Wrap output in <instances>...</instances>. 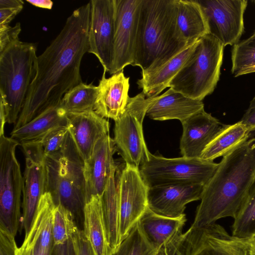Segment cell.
I'll list each match as a JSON object with an SVG mask.
<instances>
[{"instance_id": "obj_1", "label": "cell", "mask_w": 255, "mask_h": 255, "mask_svg": "<svg viewBox=\"0 0 255 255\" xmlns=\"http://www.w3.org/2000/svg\"><path fill=\"white\" fill-rule=\"evenodd\" d=\"M91 4L75 10L56 38L37 56L36 72L13 129L47 109L59 106L65 93L82 83L80 66L89 50Z\"/></svg>"}, {"instance_id": "obj_2", "label": "cell", "mask_w": 255, "mask_h": 255, "mask_svg": "<svg viewBox=\"0 0 255 255\" xmlns=\"http://www.w3.org/2000/svg\"><path fill=\"white\" fill-rule=\"evenodd\" d=\"M255 183V137L223 157L204 186L191 227H202L219 219H234Z\"/></svg>"}, {"instance_id": "obj_3", "label": "cell", "mask_w": 255, "mask_h": 255, "mask_svg": "<svg viewBox=\"0 0 255 255\" xmlns=\"http://www.w3.org/2000/svg\"><path fill=\"white\" fill-rule=\"evenodd\" d=\"M192 44L178 35L176 0H141L132 66L152 71Z\"/></svg>"}, {"instance_id": "obj_4", "label": "cell", "mask_w": 255, "mask_h": 255, "mask_svg": "<svg viewBox=\"0 0 255 255\" xmlns=\"http://www.w3.org/2000/svg\"><path fill=\"white\" fill-rule=\"evenodd\" d=\"M45 163L46 192L51 195L55 205L60 204L70 211L76 221H83L87 203L84 162L69 132L61 152L46 157Z\"/></svg>"}, {"instance_id": "obj_5", "label": "cell", "mask_w": 255, "mask_h": 255, "mask_svg": "<svg viewBox=\"0 0 255 255\" xmlns=\"http://www.w3.org/2000/svg\"><path fill=\"white\" fill-rule=\"evenodd\" d=\"M36 48L19 39L0 52V101L6 113V123L15 124L36 72Z\"/></svg>"}, {"instance_id": "obj_6", "label": "cell", "mask_w": 255, "mask_h": 255, "mask_svg": "<svg viewBox=\"0 0 255 255\" xmlns=\"http://www.w3.org/2000/svg\"><path fill=\"white\" fill-rule=\"evenodd\" d=\"M224 47L210 34L201 37L168 87L188 98L202 101L214 92L219 80Z\"/></svg>"}, {"instance_id": "obj_7", "label": "cell", "mask_w": 255, "mask_h": 255, "mask_svg": "<svg viewBox=\"0 0 255 255\" xmlns=\"http://www.w3.org/2000/svg\"><path fill=\"white\" fill-rule=\"evenodd\" d=\"M218 166L214 161L200 158H168L148 153L139 170L148 188L172 184L205 185Z\"/></svg>"}, {"instance_id": "obj_8", "label": "cell", "mask_w": 255, "mask_h": 255, "mask_svg": "<svg viewBox=\"0 0 255 255\" xmlns=\"http://www.w3.org/2000/svg\"><path fill=\"white\" fill-rule=\"evenodd\" d=\"M19 143L0 136V229L15 237L21 222L23 177L16 157Z\"/></svg>"}, {"instance_id": "obj_9", "label": "cell", "mask_w": 255, "mask_h": 255, "mask_svg": "<svg viewBox=\"0 0 255 255\" xmlns=\"http://www.w3.org/2000/svg\"><path fill=\"white\" fill-rule=\"evenodd\" d=\"M166 255H250L247 239L213 224L190 228L164 247Z\"/></svg>"}, {"instance_id": "obj_10", "label": "cell", "mask_w": 255, "mask_h": 255, "mask_svg": "<svg viewBox=\"0 0 255 255\" xmlns=\"http://www.w3.org/2000/svg\"><path fill=\"white\" fill-rule=\"evenodd\" d=\"M156 97L146 98L142 92L128 98L124 113L115 121L114 141L126 165L139 168L148 153L142 124L150 105Z\"/></svg>"}, {"instance_id": "obj_11", "label": "cell", "mask_w": 255, "mask_h": 255, "mask_svg": "<svg viewBox=\"0 0 255 255\" xmlns=\"http://www.w3.org/2000/svg\"><path fill=\"white\" fill-rule=\"evenodd\" d=\"M120 207V236L122 242L148 207V187L139 168L126 165L116 172Z\"/></svg>"}, {"instance_id": "obj_12", "label": "cell", "mask_w": 255, "mask_h": 255, "mask_svg": "<svg viewBox=\"0 0 255 255\" xmlns=\"http://www.w3.org/2000/svg\"><path fill=\"white\" fill-rule=\"evenodd\" d=\"M207 19L209 34L225 47L239 42L244 31L246 0H198Z\"/></svg>"}, {"instance_id": "obj_13", "label": "cell", "mask_w": 255, "mask_h": 255, "mask_svg": "<svg viewBox=\"0 0 255 255\" xmlns=\"http://www.w3.org/2000/svg\"><path fill=\"white\" fill-rule=\"evenodd\" d=\"M21 146L25 157L21 223L26 236L31 229L39 201L46 192L47 170L45 157L39 143Z\"/></svg>"}, {"instance_id": "obj_14", "label": "cell", "mask_w": 255, "mask_h": 255, "mask_svg": "<svg viewBox=\"0 0 255 255\" xmlns=\"http://www.w3.org/2000/svg\"><path fill=\"white\" fill-rule=\"evenodd\" d=\"M88 31L89 53L111 72L114 51L115 0H92Z\"/></svg>"}, {"instance_id": "obj_15", "label": "cell", "mask_w": 255, "mask_h": 255, "mask_svg": "<svg viewBox=\"0 0 255 255\" xmlns=\"http://www.w3.org/2000/svg\"><path fill=\"white\" fill-rule=\"evenodd\" d=\"M141 0H115L114 60L110 74L132 65Z\"/></svg>"}, {"instance_id": "obj_16", "label": "cell", "mask_w": 255, "mask_h": 255, "mask_svg": "<svg viewBox=\"0 0 255 255\" xmlns=\"http://www.w3.org/2000/svg\"><path fill=\"white\" fill-rule=\"evenodd\" d=\"M204 185L172 184L148 188V207L156 214L178 218L183 214L186 205L201 200Z\"/></svg>"}, {"instance_id": "obj_17", "label": "cell", "mask_w": 255, "mask_h": 255, "mask_svg": "<svg viewBox=\"0 0 255 255\" xmlns=\"http://www.w3.org/2000/svg\"><path fill=\"white\" fill-rule=\"evenodd\" d=\"M116 151L113 138L107 134L98 141L91 157L84 163L87 202L93 196L102 195L112 172L119 166L113 158Z\"/></svg>"}, {"instance_id": "obj_18", "label": "cell", "mask_w": 255, "mask_h": 255, "mask_svg": "<svg viewBox=\"0 0 255 255\" xmlns=\"http://www.w3.org/2000/svg\"><path fill=\"white\" fill-rule=\"evenodd\" d=\"M183 132L180 149L182 156L200 158L207 145L223 128L225 125L204 109L181 122Z\"/></svg>"}, {"instance_id": "obj_19", "label": "cell", "mask_w": 255, "mask_h": 255, "mask_svg": "<svg viewBox=\"0 0 255 255\" xmlns=\"http://www.w3.org/2000/svg\"><path fill=\"white\" fill-rule=\"evenodd\" d=\"M69 132L84 163L91 157L98 141L109 134L110 123L93 110L67 115Z\"/></svg>"}, {"instance_id": "obj_20", "label": "cell", "mask_w": 255, "mask_h": 255, "mask_svg": "<svg viewBox=\"0 0 255 255\" xmlns=\"http://www.w3.org/2000/svg\"><path fill=\"white\" fill-rule=\"evenodd\" d=\"M105 70L99 81L98 96L94 111L104 118L117 120L124 113L129 96V77H126L123 70L106 77Z\"/></svg>"}, {"instance_id": "obj_21", "label": "cell", "mask_w": 255, "mask_h": 255, "mask_svg": "<svg viewBox=\"0 0 255 255\" xmlns=\"http://www.w3.org/2000/svg\"><path fill=\"white\" fill-rule=\"evenodd\" d=\"M186 222L184 214L170 218L155 214L147 207L137 222L144 236L157 252L180 234Z\"/></svg>"}, {"instance_id": "obj_22", "label": "cell", "mask_w": 255, "mask_h": 255, "mask_svg": "<svg viewBox=\"0 0 255 255\" xmlns=\"http://www.w3.org/2000/svg\"><path fill=\"white\" fill-rule=\"evenodd\" d=\"M204 107L202 101L191 99L169 88L157 96L149 106L146 115L156 121L176 119L181 123Z\"/></svg>"}, {"instance_id": "obj_23", "label": "cell", "mask_w": 255, "mask_h": 255, "mask_svg": "<svg viewBox=\"0 0 255 255\" xmlns=\"http://www.w3.org/2000/svg\"><path fill=\"white\" fill-rule=\"evenodd\" d=\"M176 24L180 39L188 44L209 34L207 19L198 0H176Z\"/></svg>"}, {"instance_id": "obj_24", "label": "cell", "mask_w": 255, "mask_h": 255, "mask_svg": "<svg viewBox=\"0 0 255 255\" xmlns=\"http://www.w3.org/2000/svg\"><path fill=\"white\" fill-rule=\"evenodd\" d=\"M197 41L159 68L142 73V77L137 80V84L139 89H142L146 98L156 97L168 87L169 83L190 57Z\"/></svg>"}, {"instance_id": "obj_25", "label": "cell", "mask_w": 255, "mask_h": 255, "mask_svg": "<svg viewBox=\"0 0 255 255\" xmlns=\"http://www.w3.org/2000/svg\"><path fill=\"white\" fill-rule=\"evenodd\" d=\"M68 125L67 115L60 106L50 108L23 126L13 129L10 138L19 145L38 142L50 130Z\"/></svg>"}, {"instance_id": "obj_26", "label": "cell", "mask_w": 255, "mask_h": 255, "mask_svg": "<svg viewBox=\"0 0 255 255\" xmlns=\"http://www.w3.org/2000/svg\"><path fill=\"white\" fill-rule=\"evenodd\" d=\"M83 226L85 236L95 255H111L101 196H93L86 203Z\"/></svg>"}, {"instance_id": "obj_27", "label": "cell", "mask_w": 255, "mask_h": 255, "mask_svg": "<svg viewBox=\"0 0 255 255\" xmlns=\"http://www.w3.org/2000/svg\"><path fill=\"white\" fill-rule=\"evenodd\" d=\"M251 133L240 121L233 125H225L204 149L200 158L213 161L224 156L247 141Z\"/></svg>"}, {"instance_id": "obj_28", "label": "cell", "mask_w": 255, "mask_h": 255, "mask_svg": "<svg viewBox=\"0 0 255 255\" xmlns=\"http://www.w3.org/2000/svg\"><path fill=\"white\" fill-rule=\"evenodd\" d=\"M118 167L112 172L101 196L107 238L111 254L117 250L121 243L119 229V200L116 180V172Z\"/></svg>"}, {"instance_id": "obj_29", "label": "cell", "mask_w": 255, "mask_h": 255, "mask_svg": "<svg viewBox=\"0 0 255 255\" xmlns=\"http://www.w3.org/2000/svg\"><path fill=\"white\" fill-rule=\"evenodd\" d=\"M98 87L81 83L65 94L59 105L66 115L94 111Z\"/></svg>"}, {"instance_id": "obj_30", "label": "cell", "mask_w": 255, "mask_h": 255, "mask_svg": "<svg viewBox=\"0 0 255 255\" xmlns=\"http://www.w3.org/2000/svg\"><path fill=\"white\" fill-rule=\"evenodd\" d=\"M255 234V183L247 198L232 225V235L247 239Z\"/></svg>"}, {"instance_id": "obj_31", "label": "cell", "mask_w": 255, "mask_h": 255, "mask_svg": "<svg viewBox=\"0 0 255 255\" xmlns=\"http://www.w3.org/2000/svg\"><path fill=\"white\" fill-rule=\"evenodd\" d=\"M73 214L63 206H55L53 215V245L64 244L78 229Z\"/></svg>"}, {"instance_id": "obj_32", "label": "cell", "mask_w": 255, "mask_h": 255, "mask_svg": "<svg viewBox=\"0 0 255 255\" xmlns=\"http://www.w3.org/2000/svg\"><path fill=\"white\" fill-rule=\"evenodd\" d=\"M111 255H162L150 245L137 223Z\"/></svg>"}, {"instance_id": "obj_33", "label": "cell", "mask_w": 255, "mask_h": 255, "mask_svg": "<svg viewBox=\"0 0 255 255\" xmlns=\"http://www.w3.org/2000/svg\"><path fill=\"white\" fill-rule=\"evenodd\" d=\"M231 58V72L235 77L240 71L255 65V35L234 45Z\"/></svg>"}, {"instance_id": "obj_34", "label": "cell", "mask_w": 255, "mask_h": 255, "mask_svg": "<svg viewBox=\"0 0 255 255\" xmlns=\"http://www.w3.org/2000/svg\"><path fill=\"white\" fill-rule=\"evenodd\" d=\"M68 133V125L57 127L47 132L38 142L44 156L50 157L61 153Z\"/></svg>"}, {"instance_id": "obj_35", "label": "cell", "mask_w": 255, "mask_h": 255, "mask_svg": "<svg viewBox=\"0 0 255 255\" xmlns=\"http://www.w3.org/2000/svg\"><path fill=\"white\" fill-rule=\"evenodd\" d=\"M75 255H95L83 230L78 229L71 237Z\"/></svg>"}, {"instance_id": "obj_36", "label": "cell", "mask_w": 255, "mask_h": 255, "mask_svg": "<svg viewBox=\"0 0 255 255\" xmlns=\"http://www.w3.org/2000/svg\"><path fill=\"white\" fill-rule=\"evenodd\" d=\"M20 31L19 22H17L13 27L9 25L0 26V52L12 42L18 40Z\"/></svg>"}, {"instance_id": "obj_37", "label": "cell", "mask_w": 255, "mask_h": 255, "mask_svg": "<svg viewBox=\"0 0 255 255\" xmlns=\"http://www.w3.org/2000/svg\"><path fill=\"white\" fill-rule=\"evenodd\" d=\"M15 237L0 229V255H16Z\"/></svg>"}, {"instance_id": "obj_38", "label": "cell", "mask_w": 255, "mask_h": 255, "mask_svg": "<svg viewBox=\"0 0 255 255\" xmlns=\"http://www.w3.org/2000/svg\"><path fill=\"white\" fill-rule=\"evenodd\" d=\"M23 7L0 8V26L7 25Z\"/></svg>"}, {"instance_id": "obj_39", "label": "cell", "mask_w": 255, "mask_h": 255, "mask_svg": "<svg viewBox=\"0 0 255 255\" xmlns=\"http://www.w3.org/2000/svg\"><path fill=\"white\" fill-rule=\"evenodd\" d=\"M51 255H75L71 239L63 244L53 245Z\"/></svg>"}, {"instance_id": "obj_40", "label": "cell", "mask_w": 255, "mask_h": 255, "mask_svg": "<svg viewBox=\"0 0 255 255\" xmlns=\"http://www.w3.org/2000/svg\"><path fill=\"white\" fill-rule=\"evenodd\" d=\"M240 122L252 132L255 131V108L247 109Z\"/></svg>"}, {"instance_id": "obj_41", "label": "cell", "mask_w": 255, "mask_h": 255, "mask_svg": "<svg viewBox=\"0 0 255 255\" xmlns=\"http://www.w3.org/2000/svg\"><path fill=\"white\" fill-rule=\"evenodd\" d=\"M21 0H0V8L23 7Z\"/></svg>"}, {"instance_id": "obj_42", "label": "cell", "mask_w": 255, "mask_h": 255, "mask_svg": "<svg viewBox=\"0 0 255 255\" xmlns=\"http://www.w3.org/2000/svg\"><path fill=\"white\" fill-rule=\"evenodd\" d=\"M26 1L35 6L51 9L53 3L50 0H26Z\"/></svg>"}, {"instance_id": "obj_43", "label": "cell", "mask_w": 255, "mask_h": 255, "mask_svg": "<svg viewBox=\"0 0 255 255\" xmlns=\"http://www.w3.org/2000/svg\"><path fill=\"white\" fill-rule=\"evenodd\" d=\"M34 248L22 243L20 247L17 248L16 255H34Z\"/></svg>"}, {"instance_id": "obj_44", "label": "cell", "mask_w": 255, "mask_h": 255, "mask_svg": "<svg viewBox=\"0 0 255 255\" xmlns=\"http://www.w3.org/2000/svg\"><path fill=\"white\" fill-rule=\"evenodd\" d=\"M250 255H255V234L247 239Z\"/></svg>"}, {"instance_id": "obj_45", "label": "cell", "mask_w": 255, "mask_h": 255, "mask_svg": "<svg viewBox=\"0 0 255 255\" xmlns=\"http://www.w3.org/2000/svg\"><path fill=\"white\" fill-rule=\"evenodd\" d=\"M255 72V65L244 69L240 71L237 74V77L245 75L249 73Z\"/></svg>"}, {"instance_id": "obj_46", "label": "cell", "mask_w": 255, "mask_h": 255, "mask_svg": "<svg viewBox=\"0 0 255 255\" xmlns=\"http://www.w3.org/2000/svg\"><path fill=\"white\" fill-rule=\"evenodd\" d=\"M51 252H46L40 249L36 245L34 248V255H51Z\"/></svg>"}, {"instance_id": "obj_47", "label": "cell", "mask_w": 255, "mask_h": 255, "mask_svg": "<svg viewBox=\"0 0 255 255\" xmlns=\"http://www.w3.org/2000/svg\"><path fill=\"white\" fill-rule=\"evenodd\" d=\"M254 108H255V95L250 102V104L248 109H251Z\"/></svg>"}, {"instance_id": "obj_48", "label": "cell", "mask_w": 255, "mask_h": 255, "mask_svg": "<svg viewBox=\"0 0 255 255\" xmlns=\"http://www.w3.org/2000/svg\"><path fill=\"white\" fill-rule=\"evenodd\" d=\"M162 252H163V255H166L164 250H163V251H162Z\"/></svg>"}, {"instance_id": "obj_49", "label": "cell", "mask_w": 255, "mask_h": 255, "mask_svg": "<svg viewBox=\"0 0 255 255\" xmlns=\"http://www.w3.org/2000/svg\"><path fill=\"white\" fill-rule=\"evenodd\" d=\"M253 35H255V31H254L253 33Z\"/></svg>"}]
</instances>
